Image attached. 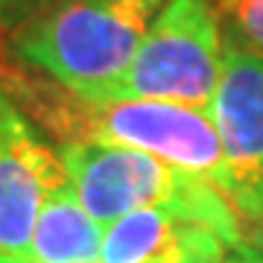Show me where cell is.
I'll list each match as a JSON object with an SVG mask.
<instances>
[{"label":"cell","instance_id":"1","mask_svg":"<svg viewBox=\"0 0 263 263\" xmlns=\"http://www.w3.org/2000/svg\"><path fill=\"white\" fill-rule=\"evenodd\" d=\"M167 0H62L12 32L9 56L88 103H103Z\"/></svg>","mask_w":263,"mask_h":263},{"label":"cell","instance_id":"2","mask_svg":"<svg viewBox=\"0 0 263 263\" xmlns=\"http://www.w3.org/2000/svg\"><path fill=\"white\" fill-rule=\"evenodd\" d=\"M59 158L79 205L103 228L141 208H167L214 231L226 249H246V226L231 199L202 176L114 143H62Z\"/></svg>","mask_w":263,"mask_h":263},{"label":"cell","instance_id":"3","mask_svg":"<svg viewBox=\"0 0 263 263\" xmlns=\"http://www.w3.org/2000/svg\"><path fill=\"white\" fill-rule=\"evenodd\" d=\"M222 24L214 0H167L103 103L161 100L208 111L222 73Z\"/></svg>","mask_w":263,"mask_h":263},{"label":"cell","instance_id":"4","mask_svg":"<svg viewBox=\"0 0 263 263\" xmlns=\"http://www.w3.org/2000/svg\"><path fill=\"white\" fill-rule=\"evenodd\" d=\"M228 167V199L243 226L263 231V56L226 47L208 108Z\"/></svg>","mask_w":263,"mask_h":263},{"label":"cell","instance_id":"5","mask_svg":"<svg viewBox=\"0 0 263 263\" xmlns=\"http://www.w3.org/2000/svg\"><path fill=\"white\" fill-rule=\"evenodd\" d=\"M67 184L65 164L0 79V257H27L44 199Z\"/></svg>","mask_w":263,"mask_h":263},{"label":"cell","instance_id":"6","mask_svg":"<svg viewBox=\"0 0 263 263\" xmlns=\"http://www.w3.org/2000/svg\"><path fill=\"white\" fill-rule=\"evenodd\" d=\"M105 228L88 214L70 184L44 199L38 211L32 240H29V263H100Z\"/></svg>","mask_w":263,"mask_h":263},{"label":"cell","instance_id":"7","mask_svg":"<svg viewBox=\"0 0 263 263\" xmlns=\"http://www.w3.org/2000/svg\"><path fill=\"white\" fill-rule=\"evenodd\" d=\"M187 228V219L167 208L132 211L105 226L100 263H161L176 252Z\"/></svg>","mask_w":263,"mask_h":263},{"label":"cell","instance_id":"8","mask_svg":"<svg viewBox=\"0 0 263 263\" xmlns=\"http://www.w3.org/2000/svg\"><path fill=\"white\" fill-rule=\"evenodd\" d=\"M228 47L263 56V0H214Z\"/></svg>","mask_w":263,"mask_h":263},{"label":"cell","instance_id":"9","mask_svg":"<svg viewBox=\"0 0 263 263\" xmlns=\"http://www.w3.org/2000/svg\"><path fill=\"white\" fill-rule=\"evenodd\" d=\"M161 263H226V243L208 228L190 226L176 252Z\"/></svg>","mask_w":263,"mask_h":263},{"label":"cell","instance_id":"10","mask_svg":"<svg viewBox=\"0 0 263 263\" xmlns=\"http://www.w3.org/2000/svg\"><path fill=\"white\" fill-rule=\"evenodd\" d=\"M62 0H0V38H9L24 24L44 15Z\"/></svg>","mask_w":263,"mask_h":263},{"label":"cell","instance_id":"11","mask_svg":"<svg viewBox=\"0 0 263 263\" xmlns=\"http://www.w3.org/2000/svg\"><path fill=\"white\" fill-rule=\"evenodd\" d=\"M228 263H254L252 249H237V254H234V257H231Z\"/></svg>","mask_w":263,"mask_h":263},{"label":"cell","instance_id":"12","mask_svg":"<svg viewBox=\"0 0 263 263\" xmlns=\"http://www.w3.org/2000/svg\"><path fill=\"white\" fill-rule=\"evenodd\" d=\"M0 263H29V257H0Z\"/></svg>","mask_w":263,"mask_h":263},{"label":"cell","instance_id":"13","mask_svg":"<svg viewBox=\"0 0 263 263\" xmlns=\"http://www.w3.org/2000/svg\"><path fill=\"white\" fill-rule=\"evenodd\" d=\"M246 249H249V246H246ZM252 254H254V263H263V254L260 252H254V249H252Z\"/></svg>","mask_w":263,"mask_h":263}]
</instances>
